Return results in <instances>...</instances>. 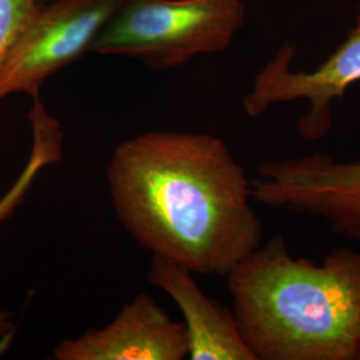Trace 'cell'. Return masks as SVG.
Segmentation results:
<instances>
[{
  "label": "cell",
  "instance_id": "obj_1",
  "mask_svg": "<svg viewBox=\"0 0 360 360\" xmlns=\"http://www.w3.org/2000/svg\"><path fill=\"white\" fill-rule=\"evenodd\" d=\"M107 181L117 219L154 257L226 276L262 245L245 167L220 138L148 131L120 143Z\"/></svg>",
  "mask_w": 360,
  "mask_h": 360
},
{
  "label": "cell",
  "instance_id": "obj_2",
  "mask_svg": "<svg viewBox=\"0 0 360 360\" xmlns=\"http://www.w3.org/2000/svg\"><path fill=\"white\" fill-rule=\"evenodd\" d=\"M232 312L257 360H360V252L315 263L274 235L226 276Z\"/></svg>",
  "mask_w": 360,
  "mask_h": 360
},
{
  "label": "cell",
  "instance_id": "obj_3",
  "mask_svg": "<svg viewBox=\"0 0 360 360\" xmlns=\"http://www.w3.org/2000/svg\"><path fill=\"white\" fill-rule=\"evenodd\" d=\"M245 22L243 0H123L91 51L174 68L224 51Z\"/></svg>",
  "mask_w": 360,
  "mask_h": 360
},
{
  "label": "cell",
  "instance_id": "obj_4",
  "mask_svg": "<svg viewBox=\"0 0 360 360\" xmlns=\"http://www.w3.org/2000/svg\"><path fill=\"white\" fill-rule=\"evenodd\" d=\"M123 0H52L40 4L0 67V99L38 95L46 79L80 59Z\"/></svg>",
  "mask_w": 360,
  "mask_h": 360
},
{
  "label": "cell",
  "instance_id": "obj_5",
  "mask_svg": "<svg viewBox=\"0 0 360 360\" xmlns=\"http://www.w3.org/2000/svg\"><path fill=\"white\" fill-rule=\"evenodd\" d=\"M252 193L264 206L318 217L360 242V160L316 153L266 162L252 179Z\"/></svg>",
  "mask_w": 360,
  "mask_h": 360
},
{
  "label": "cell",
  "instance_id": "obj_6",
  "mask_svg": "<svg viewBox=\"0 0 360 360\" xmlns=\"http://www.w3.org/2000/svg\"><path fill=\"white\" fill-rule=\"evenodd\" d=\"M294 53V47L284 43L257 72L243 105L247 115L254 117L276 104L309 101V110L300 119L297 129L304 141L315 142L331 129L333 103L360 80V7L356 23L347 39L316 70L294 71L291 68Z\"/></svg>",
  "mask_w": 360,
  "mask_h": 360
},
{
  "label": "cell",
  "instance_id": "obj_7",
  "mask_svg": "<svg viewBox=\"0 0 360 360\" xmlns=\"http://www.w3.org/2000/svg\"><path fill=\"white\" fill-rule=\"evenodd\" d=\"M56 360H181L188 358L183 322L168 316L150 294L142 292L98 330L60 340Z\"/></svg>",
  "mask_w": 360,
  "mask_h": 360
},
{
  "label": "cell",
  "instance_id": "obj_8",
  "mask_svg": "<svg viewBox=\"0 0 360 360\" xmlns=\"http://www.w3.org/2000/svg\"><path fill=\"white\" fill-rule=\"evenodd\" d=\"M191 271L167 259H151L148 279L179 307L191 360H257L242 338L233 312L208 297Z\"/></svg>",
  "mask_w": 360,
  "mask_h": 360
},
{
  "label": "cell",
  "instance_id": "obj_9",
  "mask_svg": "<svg viewBox=\"0 0 360 360\" xmlns=\"http://www.w3.org/2000/svg\"><path fill=\"white\" fill-rule=\"evenodd\" d=\"M62 153L63 144L56 135L47 131H37L32 134V148L26 167L13 187L0 199V223L10 218L15 210L23 203L39 172L62 160ZM16 330L18 327L13 314L0 309V356L13 346Z\"/></svg>",
  "mask_w": 360,
  "mask_h": 360
},
{
  "label": "cell",
  "instance_id": "obj_10",
  "mask_svg": "<svg viewBox=\"0 0 360 360\" xmlns=\"http://www.w3.org/2000/svg\"><path fill=\"white\" fill-rule=\"evenodd\" d=\"M39 6L37 0H0V67Z\"/></svg>",
  "mask_w": 360,
  "mask_h": 360
},
{
  "label": "cell",
  "instance_id": "obj_11",
  "mask_svg": "<svg viewBox=\"0 0 360 360\" xmlns=\"http://www.w3.org/2000/svg\"><path fill=\"white\" fill-rule=\"evenodd\" d=\"M39 4H46V3H50L52 0H37Z\"/></svg>",
  "mask_w": 360,
  "mask_h": 360
}]
</instances>
